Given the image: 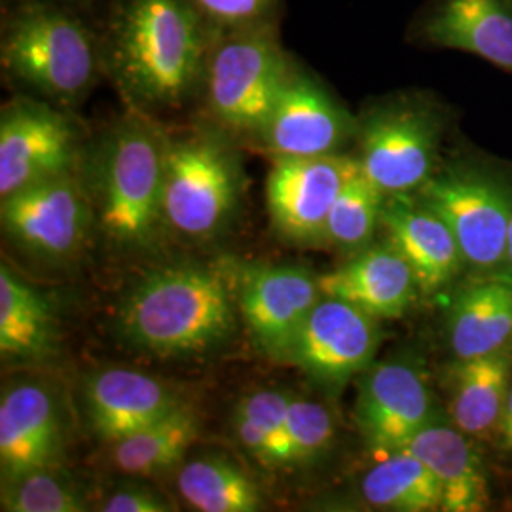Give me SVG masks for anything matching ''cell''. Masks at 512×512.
<instances>
[{
  "label": "cell",
  "mask_w": 512,
  "mask_h": 512,
  "mask_svg": "<svg viewBox=\"0 0 512 512\" xmlns=\"http://www.w3.org/2000/svg\"><path fill=\"white\" fill-rule=\"evenodd\" d=\"M215 37L192 0H116L101 37L103 71L131 109H175L200 90Z\"/></svg>",
  "instance_id": "obj_1"
},
{
  "label": "cell",
  "mask_w": 512,
  "mask_h": 512,
  "mask_svg": "<svg viewBox=\"0 0 512 512\" xmlns=\"http://www.w3.org/2000/svg\"><path fill=\"white\" fill-rule=\"evenodd\" d=\"M238 293L219 268L173 264L145 275L122 300V340L154 357H190L219 348L236 329Z\"/></svg>",
  "instance_id": "obj_2"
},
{
  "label": "cell",
  "mask_w": 512,
  "mask_h": 512,
  "mask_svg": "<svg viewBox=\"0 0 512 512\" xmlns=\"http://www.w3.org/2000/svg\"><path fill=\"white\" fill-rule=\"evenodd\" d=\"M167 141L148 114L133 109L105 135L93 160V198L112 243L147 247L165 226Z\"/></svg>",
  "instance_id": "obj_3"
},
{
  "label": "cell",
  "mask_w": 512,
  "mask_h": 512,
  "mask_svg": "<svg viewBox=\"0 0 512 512\" xmlns=\"http://www.w3.org/2000/svg\"><path fill=\"white\" fill-rule=\"evenodd\" d=\"M2 69L44 101L69 107L84 99L103 71L101 38L65 4L50 0L21 6L6 21Z\"/></svg>",
  "instance_id": "obj_4"
},
{
  "label": "cell",
  "mask_w": 512,
  "mask_h": 512,
  "mask_svg": "<svg viewBox=\"0 0 512 512\" xmlns=\"http://www.w3.org/2000/svg\"><path fill=\"white\" fill-rule=\"evenodd\" d=\"M414 194L448 224L465 268L482 277L501 272L512 224L509 165L463 150Z\"/></svg>",
  "instance_id": "obj_5"
},
{
  "label": "cell",
  "mask_w": 512,
  "mask_h": 512,
  "mask_svg": "<svg viewBox=\"0 0 512 512\" xmlns=\"http://www.w3.org/2000/svg\"><path fill=\"white\" fill-rule=\"evenodd\" d=\"M448 109L429 93H397L357 118V162L385 196L414 194L442 164Z\"/></svg>",
  "instance_id": "obj_6"
},
{
  "label": "cell",
  "mask_w": 512,
  "mask_h": 512,
  "mask_svg": "<svg viewBox=\"0 0 512 512\" xmlns=\"http://www.w3.org/2000/svg\"><path fill=\"white\" fill-rule=\"evenodd\" d=\"M291 65L293 57L281 46L275 21L219 33L207 55L200 88L220 131L256 139Z\"/></svg>",
  "instance_id": "obj_7"
},
{
  "label": "cell",
  "mask_w": 512,
  "mask_h": 512,
  "mask_svg": "<svg viewBox=\"0 0 512 512\" xmlns=\"http://www.w3.org/2000/svg\"><path fill=\"white\" fill-rule=\"evenodd\" d=\"M222 135L202 131L167 141L165 226L186 238L219 234L238 207L243 173L236 150Z\"/></svg>",
  "instance_id": "obj_8"
},
{
  "label": "cell",
  "mask_w": 512,
  "mask_h": 512,
  "mask_svg": "<svg viewBox=\"0 0 512 512\" xmlns=\"http://www.w3.org/2000/svg\"><path fill=\"white\" fill-rule=\"evenodd\" d=\"M82 131L54 103L19 97L0 114V200L21 188L76 173Z\"/></svg>",
  "instance_id": "obj_9"
},
{
  "label": "cell",
  "mask_w": 512,
  "mask_h": 512,
  "mask_svg": "<svg viewBox=\"0 0 512 512\" xmlns=\"http://www.w3.org/2000/svg\"><path fill=\"white\" fill-rule=\"evenodd\" d=\"M357 118L329 88L293 59L264 128L256 141L272 158H310L344 154L355 141Z\"/></svg>",
  "instance_id": "obj_10"
},
{
  "label": "cell",
  "mask_w": 512,
  "mask_h": 512,
  "mask_svg": "<svg viewBox=\"0 0 512 512\" xmlns=\"http://www.w3.org/2000/svg\"><path fill=\"white\" fill-rule=\"evenodd\" d=\"M380 344V319L346 300L323 294L283 357L313 380L342 387L372 365Z\"/></svg>",
  "instance_id": "obj_11"
},
{
  "label": "cell",
  "mask_w": 512,
  "mask_h": 512,
  "mask_svg": "<svg viewBox=\"0 0 512 512\" xmlns=\"http://www.w3.org/2000/svg\"><path fill=\"white\" fill-rule=\"evenodd\" d=\"M92 213V200L76 173L31 184L0 203L4 232L46 260H63L80 249Z\"/></svg>",
  "instance_id": "obj_12"
},
{
  "label": "cell",
  "mask_w": 512,
  "mask_h": 512,
  "mask_svg": "<svg viewBox=\"0 0 512 512\" xmlns=\"http://www.w3.org/2000/svg\"><path fill=\"white\" fill-rule=\"evenodd\" d=\"M435 418L433 393L418 366L384 361L366 368L355 403V423L374 454L404 450Z\"/></svg>",
  "instance_id": "obj_13"
},
{
  "label": "cell",
  "mask_w": 512,
  "mask_h": 512,
  "mask_svg": "<svg viewBox=\"0 0 512 512\" xmlns=\"http://www.w3.org/2000/svg\"><path fill=\"white\" fill-rule=\"evenodd\" d=\"M359 171L357 158L349 154L275 158L266 181V202L275 226L298 241L325 239L330 209Z\"/></svg>",
  "instance_id": "obj_14"
},
{
  "label": "cell",
  "mask_w": 512,
  "mask_h": 512,
  "mask_svg": "<svg viewBox=\"0 0 512 512\" xmlns=\"http://www.w3.org/2000/svg\"><path fill=\"white\" fill-rule=\"evenodd\" d=\"M239 315L256 344L283 357L296 332L321 300L319 277L300 266H258L236 285Z\"/></svg>",
  "instance_id": "obj_15"
},
{
  "label": "cell",
  "mask_w": 512,
  "mask_h": 512,
  "mask_svg": "<svg viewBox=\"0 0 512 512\" xmlns=\"http://www.w3.org/2000/svg\"><path fill=\"white\" fill-rule=\"evenodd\" d=\"M65 452V421L54 393L38 382H19L0 399L2 482L59 467Z\"/></svg>",
  "instance_id": "obj_16"
},
{
  "label": "cell",
  "mask_w": 512,
  "mask_h": 512,
  "mask_svg": "<svg viewBox=\"0 0 512 512\" xmlns=\"http://www.w3.org/2000/svg\"><path fill=\"white\" fill-rule=\"evenodd\" d=\"M410 35L421 46L476 55L512 74V0H431Z\"/></svg>",
  "instance_id": "obj_17"
},
{
  "label": "cell",
  "mask_w": 512,
  "mask_h": 512,
  "mask_svg": "<svg viewBox=\"0 0 512 512\" xmlns=\"http://www.w3.org/2000/svg\"><path fill=\"white\" fill-rule=\"evenodd\" d=\"M380 226L412 268L418 291L425 296L450 287L465 268L452 230L416 194L385 196Z\"/></svg>",
  "instance_id": "obj_18"
},
{
  "label": "cell",
  "mask_w": 512,
  "mask_h": 512,
  "mask_svg": "<svg viewBox=\"0 0 512 512\" xmlns=\"http://www.w3.org/2000/svg\"><path fill=\"white\" fill-rule=\"evenodd\" d=\"M82 403L90 429L112 444L160 420L183 401L154 376L129 368H109L86 380Z\"/></svg>",
  "instance_id": "obj_19"
},
{
  "label": "cell",
  "mask_w": 512,
  "mask_h": 512,
  "mask_svg": "<svg viewBox=\"0 0 512 512\" xmlns=\"http://www.w3.org/2000/svg\"><path fill=\"white\" fill-rule=\"evenodd\" d=\"M319 285L325 296L346 300L380 321L403 317L420 293L412 268L389 241L361 249L321 275Z\"/></svg>",
  "instance_id": "obj_20"
},
{
  "label": "cell",
  "mask_w": 512,
  "mask_h": 512,
  "mask_svg": "<svg viewBox=\"0 0 512 512\" xmlns=\"http://www.w3.org/2000/svg\"><path fill=\"white\" fill-rule=\"evenodd\" d=\"M471 437L437 416L406 446L437 476L444 512H480L490 505L488 476Z\"/></svg>",
  "instance_id": "obj_21"
},
{
  "label": "cell",
  "mask_w": 512,
  "mask_h": 512,
  "mask_svg": "<svg viewBox=\"0 0 512 512\" xmlns=\"http://www.w3.org/2000/svg\"><path fill=\"white\" fill-rule=\"evenodd\" d=\"M446 338L456 359L507 351L512 344V283L486 275L459 287L446 311Z\"/></svg>",
  "instance_id": "obj_22"
},
{
  "label": "cell",
  "mask_w": 512,
  "mask_h": 512,
  "mask_svg": "<svg viewBox=\"0 0 512 512\" xmlns=\"http://www.w3.org/2000/svg\"><path fill=\"white\" fill-rule=\"evenodd\" d=\"M59 319L50 296L0 266V355L4 361L42 363L54 357Z\"/></svg>",
  "instance_id": "obj_23"
},
{
  "label": "cell",
  "mask_w": 512,
  "mask_h": 512,
  "mask_svg": "<svg viewBox=\"0 0 512 512\" xmlns=\"http://www.w3.org/2000/svg\"><path fill=\"white\" fill-rule=\"evenodd\" d=\"M511 351L456 359L450 382V420L471 439L495 437L511 393Z\"/></svg>",
  "instance_id": "obj_24"
},
{
  "label": "cell",
  "mask_w": 512,
  "mask_h": 512,
  "mask_svg": "<svg viewBox=\"0 0 512 512\" xmlns=\"http://www.w3.org/2000/svg\"><path fill=\"white\" fill-rule=\"evenodd\" d=\"M198 437L200 418L183 401L160 420L112 442L110 459L126 475H160L181 463Z\"/></svg>",
  "instance_id": "obj_25"
},
{
  "label": "cell",
  "mask_w": 512,
  "mask_h": 512,
  "mask_svg": "<svg viewBox=\"0 0 512 512\" xmlns=\"http://www.w3.org/2000/svg\"><path fill=\"white\" fill-rule=\"evenodd\" d=\"M361 494L368 505L395 512H431L442 509L437 476L410 450L385 454L366 471Z\"/></svg>",
  "instance_id": "obj_26"
},
{
  "label": "cell",
  "mask_w": 512,
  "mask_h": 512,
  "mask_svg": "<svg viewBox=\"0 0 512 512\" xmlns=\"http://www.w3.org/2000/svg\"><path fill=\"white\" fill-rule=\"evenodd\" d=\"M179 494L202 512H256L264 499L255 480L224 458H198L179 471Z\"/></svg>",
  "instance_id": "obj_27"
},
{
  "label": "cell",
  "mask_w": 512,
  "mask_h": 512,
  "mask_svg": "<svg viewBox=\"0 0 512 512\" xmlns=\"http://www.w3.org/2000/svg\"><path fill=\"white\" fill-rule=\"evenodd\" d=\"M384 200V192L361 171L353 175L330 209L325 241L351 255L368 247L380 226Z\"/></svg>",
  "instance_id": "obj_28"
},
{
  "label": "cell",
  "mask_w": 512,
  "mask_h": 512,
  "mask_svg": "<svg viewBox=\"0 0 512 512\" xmlns=\"http://www.w3.org/2000/svg\"><path fill=\"white\" fill-rule=\"evenodd\" d=\"M336 425L325 404L293 395L281 440L268 467H294L321 458L332 444Z\"/></svg>",
  "instance_id": "obj_29"
},
{
  "label": "cell",
  "mask_w": 512,
  "mask_h": 512,
  "mask_svg": "<svg viewBox=\"0 0 512 512\" xmlns=\"http://www.w3.org/2000/svg\"><path fill=\"white\" fill-rule=\"evenodd\" d=\"M291 399L293 393L283 389H260L243 397L234 410V433L239 444L266 467L281 440Z\"/></svg>",
  "instance_id": "obj_30"
},
{
  "label": "cell",
  "mask_w": 512,
  "mask_h": 512,
  "mask_svg": "<svg viewBox=\"0 0 512 512\" xmlns=\"http://www.w3.org/2000/svg\"><path fill=\"white\" fill-rule=\"evenodd\" d=\"M2 511L82 512L88 499L74 480L48 467L2 482Z\"/></svg>",
  "instance_id": "obj_31"
},
{
  "label": "cell",
  "mask_w": 512,
  "mask_h": 512,
  "mask_svg": "<svg viewBox=\"0 0 512 512\" xmlns=\"http://www.w3.org/2000/svg\"><path fill=\"white\" fill-rule=\"evenodd\" d=\"M277 2L279 0H192L217 35L275 21Z\"/></svg>",
  "instance_id": "obj_32"
},
{
  "label": "cell",
  "mask_w": 512,
  "mask_h": 512,
  "mask_svg": "<svg viewBox=\"0 0 512 512\" xmlns=\"http://www.w3.org/2000/svg\"><path fill=\"white\" fill-rule=\"evenodd\" d=\"M173 509L175 507L165 497L139 484L116 488L101 501L99 507L103 512H169Z\"/></svg>",
  "instance_id": "obj_33"
},
{
  "label": "cell",
  "mask_w": 512,
  "mask_h": 512,
  "mask_svg": "<svg viewBox=\"0 0 512 512\" xmlns=\"http://www.w3.org/2000/svg\"><path fill=\"white\" fill-rule=\"evenodd\" d=\"M495 437H497L501 450L512 452V387L507 404H505V410H503V416H501V421L497 425Z\"/></svg>",
  "instance_id": "obj_34"
},
{
  "label": "cell",
  "mask_w": 512,
  "mask_h": 512,
  "mask_svg": "<svg viewBox=\"0 0 512 512\" xmlns=\"http://www.w3.org/2000/svg\"><path fill=\"white\" fill-rule=\"evenodd\" d=\"M497 275H501V277L509 279V281L512 283V224L511 232H509V243H507V256H505V264H503L501 272H499Z\"/></svg>",
  "instance_id": "obj_35"
},
{
  "label": "cell",
  "mask_w": 512,
  "mask_h": 512,
  "mask_svg": "<svg viewBox=\"0 0 512 512\" xmlns=\"http://www.w3.org/2000/svg\"><path fill=\"white\" fill-rule=\"evenodd\" d=\"M50 2H57V4H71V2H82V0H50Z\"/></svg>",
  "instance_id": "obj_36"
}]
</instances>
